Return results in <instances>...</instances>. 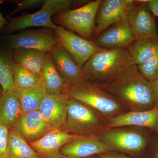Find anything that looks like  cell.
Segmentation results:
<instances>
[{
    "label": "cell",
    "instance_id": "20",
    "mask_svg": "<svg viewBox=\"0 0 158 158\" xmlns=\"http://www.w3.org/2000/svg\"><path fill=\"white\" fill-rule=\"evenodd\" d=\"M24 114L15 91L3 94L0 98V126L9 130Z\"/></svg>",
    "mask_w": 158,
    "mask_h": 158
},
{
    "label": "cell",
    "instance_id": "19",
    "mask_svg": "<svg viewBox=\"0 0 158 158\" xmlns=\"http://www.w3.org/2000/svg\"><path fill=\"white\" fill-rule=\"evenodd\" d=\"M40 79L47 93L59 94L67 92L69 86L59 75L51 52H47L45 53Z\"/></svg>",
    "mask_w": 158,
    "mask_h": 158
},
{
    "label": "cell",
    "instance_id": "2",
    "mask_svg": "<svg viewBox=\"0 0 158 158\" xmlns=\"http://www.w3.org/2000/svg\"><path fill=\"white\" fill-rule=\"evenodd\" d=\"M133 65L127 48H103L93 54L83 65V78L105 87Z\"/></svg>",
    "mask_w": 158,
    "mask_h": 158
},
{
    "label": "cell",
    "instance_id": "13",
    "mask_svg": "<svg viewBox=\"0 0 158 158\" xmlns=\"http://www.w3.org/2000/svg\"><path fill=\"white\" fill-rule=\"evenodd\" d=\"M135 40L125 17L102 31L93 41L102 48H128Z\"/></svg>",
    "mask_w": 158,
    "mask_h": 158
},
{
    "label": "cell",
    "instance_id": "16",
    "mask_svg": "<svg viewBox=\"0 0 158 158\" xmlns=\"http://www.w3.org/2000/svg\"><path fill=\"white\" fill-rule=\"evenodd\" d=\"M77 135L60 129H53L38 140L29 143L40 158H59L61 148Z\"/></svg>",
    "mask_w": 158,
    "mask_h": 158
},
{
    "label": "cell",
    "instance_id": "26",
    "mask_svg": "<svg viewBox=\"0 0 158 158\" xmlns=\"http://www.w3.org/2000/svg\"><path fill=\"white\" fill-rule=\"evenodd\" d=\"M13 75L15 90L32 88L41 83L37 74L15 62Z\"/></svg>",
    "mask_w": 158,
    "mask_h": 158
},
{
    "label": "cell",
    "instance_id": "35",
    "mask_svg": "<svg viewBox=\"0 0 158 158\" xmlns=\"http://www.w3.org/2000/svg\"><path fill=\"white\" fill-rule=\"evenodd\" d=\"M3 94V90L2 88V87H1V85H0V98L2 97V95Z\"/></svg>",
    "mask_w": 158,
    "mask_h": 158
},
{
    "label": "cell",
    "instance_id": "11",
    "mask_svg": "<svg viewBox=\"0 0 158 158\" xmlns=\"http://www.w3.org/2000/svg\"><path fill=\"white\" fill-rule=\"evenodd\" d=\"M135 2L134 0H102L95 19L93 40L108 27L126 17Z\"/></svg>",
    "mask_w": 158,
    "mask_h": 158
},
{
    "label": "cell",
    "instance_id": "34",
    "mask_svg": "<svg viewBox=\"0 0 158 158\" xmlns=\"http://www.w3.org/2000/svg\"><path fill=\"white\" fill-rule=\"evenodd\" d=\"M81 158H100V157L98 155H95L91 156H90L86 157Z\"/></svg>",
    "mask_w": 158,
    "mask_h": 158
},
{
    "label": "cell",
    "instance_id": "17",
    "mask_svg": "<svg viewBox=\"0 0 158 158\" xmlns=\"http://www.w3.org/2000/svg\"><path fill=\"white\" fill-rule=\"evenodd\" d=\"M51 53L59 75L69 86L84 81L82 68L64 48L57 44Z\"/></svg>",
    "mask_w": 158,
    "mask_h": 158
},
{
    "label": "cell",
    "instance_id": "37",
    "mask_svg": "<svg viewBox=\"0 0 158 158\" xmlns=\"http://www.w3.org/2000/svg\"><path fill=\"white\" fill-rule=\"evenodd\" d=\"M59 158H69L68 157H67L65 156H62V157H61Z\"/></svg>",
    "mask_w": 158,
    "mask_h": 158
},
{
    "label": "cell",
    "instance_id": "3",
    "mask_svg": "<svg viewBox=\"0 0 158 158\" xmlns=\"http://www.w3.org/2000/svg\"><path fill=\"white\" fill-rule=\"evenodd\" d=\"M66 92L70 98L81 102L95 110L105 122L128 112L126 107L105 87L91 82L84 80L69 86Z\"/></svg>",
    "mask_w": 158,
    "mask_h": 158
},
{
    "label": "cell",
    "instance_id": "10",
    "mask_svg": "<svg viewBox=\"0 0 158 158\" xmlns=\"http://www.w3.org/2000/svg\"><path fill=\"white\" fill-rule=\"evenodd\" d=\"M54 30L58 45L68 51L81 68L91 56L103 49L93 40L85 39L63 27L57 26Z\"/></svg>",
    "mask_w": 158,
    "mask_h": 158
},
{
    "label": "cell",
    "instance_id": "32",
    "mask_svg": "<svg viewBox=\"0 0 158 158\" xmlns=\"http://www.w3.org/2000/svg\"><path fill=\"white\" fill-rule=\"evenodd\" d=\"M147 3L153 14L158 17V0H148Z\"/></svg>",
    "mask_w": 158,
    "mask_h": 158
},
{
    "label": "cell",
    "instance_id": "22",
    "mask_svg": "<svg viewBox=\"0 0 158 158\" xmlns=\"http://www.w3.org/2000/svg\"><path fill=\"white\" fill-rule=\"evenodd\" d=\"M134 64L141 65L149 61L158 52V40H135L127 48Z\"/></svg>",
    "mask_w": 158,
    "mask_h": 158
},
{
    "label": "cell",
    "instance_id": "27",
    "mask_svg": "<svg viewBox=\"0 0 158 158\" xmlns=\"http://www.w3.org/2000/svg\"><path fill=\"white\" fill-rule=\"evenodd\" d=\"M137 66L145 79L152 81L158 77V52L149 61Z\"/></svg>",
    "mask_w": 158,
    "mask_h": 158
},
{
    "label": "cell",
    "instance_id": "23",
    "mask_svg": "<svg viewBox=\"0 0 158 158\" xmlns=\"http://www.w3.org/2000/svg\"><path fill=\"white\" fill-rule=\"evenodd\" d=\"M24 113L39 110L47 92L42 83L34 87L15 90Z\"/></svg>",
    "mask_w": 158,
    "mask_h": 158
},
{
    "label": "cell",
    "instance_id": "9",
    "mask_svg": "<svg viewBox=\"0 0 158 158\" xmlns=\"http://www.w3.org/2000/svg\"><path fill=\"white\" fill-rule=\"evenodd\" d=\"M148 1H135L126 18L136 40H158V32L155 16L149 9Z\"/></svg>",
    "mask_w": 158,
    "mask_h": 158
},
{
    "label": "cell",
    "instance_id": "25",
    "mask_svg": "<svg viewBox=\"0 0 158 158\" xmlns=\"http://www.w3.org/2000/svg\"><path fill=\"white\" fill-rule=\"evenodd\" d=\"M7 158H40V156L19 135L9 130Z\"/></svg>",
    "mask_w": 158,
    "mask_h": 158
},
{
    "label": "cell",
    "instance_id": "12",
    "mask_svg": "<svg viewBox=\"0 0 158 158\" xmlns=\"http://www.w3.org/2000/svg\"><path fill=\"white\" fill-rule=\"evenodd\" d=\"M69 99L67 92L47 93L41 102L38 110L54 128L61 129L65 124Z\"/></svg>",
    "mask_w": 158,
    "mask_h": 158
},
{
    "label": "cell",
    "instance_id": "14",
    "mask_svg": "<svg viewBox=\"0 0 158 158\" xmlns=\"http://www.w3.org/2000/svg\"><path fill=\"white\" fill-rule=\"evenodd\" d=\"M110 149L99 139L97 135H77L60 150L62 156L69 158H81L99 155Z\"/></svg>",
    "mask_w": 158,
    "mask_h": 158
},
{
    "label": "cell",
    "instance_id": "31",
    "mask_svg": "<svg viewBox=\"0 0 158 158\" xmlns=\"http://www.w3.org/2000/svg\"><path fill=\"white\" fill-rule=\"evenodd\" d=\"M150 83L154 100L155 107L158 108V77Z\"/></svg>",
    "mask_w": 158,
    "mask_h": 158
},
{
    "label": "cell",
    "instance_id": "29",
    "mask_svg": "<svg viewBox=\"0 0 158 158\" xmlns=\"http://www.w3.org/2000/svg\"><path fill=\"white\" fill-rule=\"evenodd\" d=\"M9 130L0 126V158H7Z\"/></svg>",
    "mask_w": 158,
    "mask_h": 158
},
{
    "label": "cell",
    "instance_id": "28",
    "mask_svg": "<svg viewBox=\"0 0 158 158\" xmlns=\"http://www.w3.org/2000/svg\"><path fill=\"white\" fill-rule=\"evenodd\" d=\"M44 2V0H23L14 2V3H16L15 9L6 18L11 17V15L17 13L19 11L36 8L40 6H42Z\"/></svg>",
    "mask_w": 158,
    "mask_h": 158
},
{
    "label": "cell",
    "instance_id": "18",
    "mask_svg": "<svg viewBox=\"0 0 158 158\" xmlns=\"http://www.w3.org/2000/svg\"><path fill=\"white\" fill-rule=\"evenodd\" d=\"M106 129L136 126L156 129L158 127V108L144 111H133L122 113L106 122Z\"/></svg>",
    "mask_w": 158,
    "mask_h": 158
},
{
    "label": "cell",
    "instance_id": "8",
    "mask_svg": "<svg viewBox=\"0 0 158 158\" xmlns=\"http://www.w3.org/2000/svg\"><path fill=\"white\" fill-rule=\"evenodd\" d=\"M6 45L11 49L24 48L51 52L58 44L55 31L49 28L22 31L4 37Z\"/></svg>",
    "mask_w": 158,
    "mask_h": 158
},
{
    "label": "cell",
    "instance_id": "36",
    "mask_svg": "<svg viewBox=\"0 0 158 158\" xmlns=\"http://www.w3.org/2000/svg\"><path fill=\"white\" fill-rule=\"evenodd\" d=\"M156 158H158V149L156 153Z\"/></svg>",
    "mask_w": 158,
    "mask_h": 158
},
{
    "label": "cell",
    "instance_id": "33",
    "mask_svg": "<svg viewBox=\"0 0 158 158\" xmlns=\"http://www.w3.org/2000/svg\"><path fill=\"white\" fill-rule=\"evenodd\" d=\"M8 23V21L6 18L4 17L0 12V31H2L5 26Z\"/></svg>",
    "mask_w": 158,
    "mask_h": 158
},
{
    "label": "cell",
    "instance_id": "38",
    "mask_svg": "<svg viewBox=\"0 0 158 158\" xmlns=\"http://www.w3.org/2000/svg\"><path fill=\"white\" fill-rule=\"evenodd\" d=\"M156 130L157 134L158 135V127L157 128V129Z\"/></svg>",
    "mask_w": 158,
    "mask_h": 158
},
{
    "label": "cell",
    "instance_id": "24",
    "mask_svg": "<svg viewBox=\"0 0 158 158\" xmlns=\"http://www.w3.org/2000/svg\"><path fill=\"white\" fill-rule=\"evenodd\" d=\"M13 50L10 48L0 47V85L3 94L15 91L13 75Z\"/></svg>",
    "mask_w": 158,
    "mask_h": 158
},
{
    "label": "cell",
    "instance_id": "4",
    "mask_svg": "<svg viewBox=\"0 0 158 158\" xmlns=\"http://www.w3.org/2000/svg\"><path fill=\"white\" fill-rule=\"evenodd\" d=\"M72 1L44 0L39 10L15 17L7 18L8 23L2 30L5 34H12L32 27H44L54 30L57 27L53 22L52 16L71 9Z\"/></svg>",
    "mask_w": 158,
    "mask_h": 158
},
{
    "label": "cell",
    "instance_id": "7",
    "mask_svg": "<svg viewBox=\"0 0 158 158\" xmlns=\"http://www.w3.org/2000/svg\"><path fill=\"white\" fill-rule=\"evenodd\" d=\"M97 135L110 150L130 155H139L148 144L147 136L137 130L120 127L105 129Z\"/></svg>",
    "mask_w": 158,
    "mask_h": 158
},
{
    "label": "cell",
    "instance_id": "1",
    "mask_svg": "<svg viewBox=\"0 0 158 158\" xmlns=\"http://www.w3.org/2000/svg\"><path fill=\"white\" fill-rule=\"evenodd\" d=\"M105 88L129 111H144L155 107L150 82L133 65L111 81Z\"/></svg>",
    "mask_w": 158,
    "mask_h": 158
},
{
    "label": "cell",
    "instance_id": "15",
    "mask_svg": "<svg viewBox=\"0 0 158 158\" xmlns=\"http://www.w3.org/2000/svg\"><path fill=\"white\" fill-rule=\"evenodd\" d=\"M53 129L37 110L24 114L9 129L16 132L30 143L38 140Z\"/></svg>",
    "mask_w": 158,
    "mask_h": 158
},
{
    "label": "cell",
    "instance_id": "21",
    "mask_svg": "<svg viewBox=\"0 0 158 158\" xmlns=\"http://www.w3.org/2000/svg\"><path fill=\"white\" fill-rule=\"evenodd\" d=\"M13 50L14 62L33 72L40 77L46 52L33 49L20 48Z\"/></svg>",
    "mask_w": 158,
    "mask_h": 158
},
{
    "label": "cell",
    "instance_id": "5",
    "mask_svg": "<svg viewBox=\"0 0 158 158\" xmlns=\"http://www.w3.org/2000/svg\"><path fill=\"white\" fill-rule=\"evenodd\" d=\"M106 122L95 110L81 102L69 99L67 117L62 131L75 135H98Z\"/></svg>",
    "mask_w": 158,
    "mask_h": 158
},
{
    "label": "cell",
    "instance_id": "6",
    "mask_svg": "<svg viewBox=\"0 0 158 158\" xmlns=\"http://www.w3.org/2000/svg\"><path fill=\"white\" fill-rule=\"evenodd\" d=\"M102 0L90 1L85 6L69 9L54 15L56 25L66 27L82 37L93 40L95 19Z\"/></svg>",
    "mask_w": 158,
    "mask_h": 158
},
{
    "label": "cell",
    "instance_id": "30",
    "mask_svg": "<svg viewBox=\"0 0 158 158\" xmlns=\"http://www.w3.org/2000/svg\"><path fill=\"white\" fill-rule=\"evenodd\" d=\"M98 155L100 158H132L114 151H109L107 152L100 154Z\"/></svg>",
    "mask_w": 158,
    "mask_h": 158
}]
</instances>
